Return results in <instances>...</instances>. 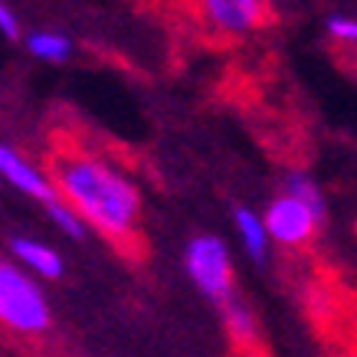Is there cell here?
I'll return each instance as SVG.
<instances>
[{"instance_id": "5bb4252c", "label": "cell", "mask_w": 357, "mask_h": 357, "mask_svg": "<svg viewBox=\"0 0 357 357\" xmlns=\"http://www.w3.org/2000/svg\"><path fill=\"white\" fill-rule=\"evenodd\" d=\"M0 33L10 36V40L20 33V23H17V17H13V10L7 7V3H0Z\"/></svg>"}, {"instance_id": "8992f818", "label": "cell", "mask_w": 357, "mask_h": 357, "mask_svg": "<svg viewBox=\"0 0 357 357\" xmlns=\"http://www.w3.org/2000/svg\"><path fill=\"white\" fill-rule=\"evenodd\" d=\"M204 7L210 20L229 33H246L262 20V0H204Z\"/></svg>"}, {"instance_id": "3957f363", "label": "cell", "mask_w": 357, "mask_h": 357, "mask_svg": "<svg viewBox=\"0 0 357 357\" xmlns=\"http://www.w3.org/2000/svg\"><path fill=\"white\" fill-rule=\"evenodd\" d=\"M187 272L200 285V292L227 302L229 298V259L227 246L217 236H197L187 246Z\"/></svg>"}, {"instance_id": "30bf717a", "label": "cell", "mask_w": 357, "mask_h": 357, "mask_svg": "<svg viewBox=\"0 0 357 357\" xmlns=\"http://www.w3.org/2000/svg\"><path fill=\"white\" fill-rule=\"evenodd\" d=\"M289 194H292L295 200H302V204L308 206V210H312L318 220L325 217V204H321V194H318V187H314L308 177H298V174H295L292 181H289Z\"/></svg>"}, {"instance_id": "9c48e42d", "label": "cell", "mask_w": 357, "mask_h": 357, "mask_svg": "<svg viewBox=\"0 0 357 357\" xmlns=\"http://www.w3.org/2000/svg\"><path fill=\"white\" fill-rule=\"evenodd\" d=\"M26 46H30L33 56H40V59H46V63H63L66 56H69V40H66L63 33L40 30L26 40Z\"/></svg>"}, {"instance_id": "ba28073f", "label": "cell", "mask_w": 357, "mask_h": 357, "mask_svg": "<svg viewBox=\"0 0 357 357\" xmlns=\"http://www.w3.org/2000/svg\"><path fill=\"white\" fill-rule=\"evenodd\" d=\"M236 227H239V236H243V243H246V249H249V256H252V259H262V256H266V243H269L262 220L256 217L252 210H236Z\"/></svg>"}, {"instance_id": "5b68a950", "label": "cell", "mask_w": 357, "mask_h": 357, "mask_svg": "<svg viewBox=\"0 0 357 357\" xmlns=\"http://www.w3.org/2000/svg\"><path fill=\"white\" fill-rule=\"evenodd\" d=\"M0 174H3L13 187H20L23 194L40 197V200H46V204H50V200H56L53 184L46 181L43 174L36 171V167H30V164L23 161L13 148H3V144H0Z\"/></svg>"}, {"instance_id": "8fae6325", "label": "cell", "mask_w": 357, "mask_h": 357, "mask_svg": "<svg viewBox=\"0 0 357 357\" xmlns=\"http://www.w3.org/2000/svg\"><path fill=\"white\" fill-rule=\"evenodd\" d=\"M50 217L56 220V223H59V227L66 229V233H69V236L73 239H79L82 236V233H86V227H82V217H79L76 210H73V206L69 204H59V200H50Z\"/></svg>"}, {"instance_id": "7a4b0ae2", "label": "cell", "mask_w": 357, "mask_h": 357, "mask_svg": "<svg viewBox=\"0 0 357 357\" xmlns=\"http://www.w3.org/2000/svg\"><path fill=\"white\" fill-rule=\"evenodd\" d=\"M0 321L23 335H40L50 325V305L43 292L7 262H0Z\"/></svg>"}, {"instance_id": "7c38bea8", "label": "cell", "mask_w": 357, "mask_h": 357, "mask_svg": "<svg viewBox=\"0 0 357 357\" xmlns=\"http://www.w3.org/2000/svg\"><path fill=\"white\" fill-rule=\"evenodd\" d=\"M227 321H229V331H233L239 341L252 337V314L239 302H233V298H227Z\"/></svg>"}, {"instance_id": "277c9868", "label": "cell", "mask_w": 357, "mask_h": 357, "mask_svg": "<svg viewBox=\"0 0 357 357\" xmlns=\"http://www.w3.org/2000/svg\"><path fill=\"white\" fill-rule=\"evenodd\" d=\"M314 223H318V217H314L302 200H295L292 194L275 200V204L269 206L266 220H262L266 236L279 239V243H285V246H298V243H305V239L312 236Z\"/></svg>"}, {"instance_id": "52a82bcc", "label": "cell", "mask_w": 357, "mask_h": 357, "mask_svg": "<svg viewBox=\"0 0 357 357\" xmlns=\"http://www.w3.org/2000/svg\"><path fill=\"white\" fill-rule=\"evenodd\" d=\"M13 252H17V259H23L43 279H59L63 275V259L50 246L36 243V239H13Z\"/></svg>"}, {"instance_id": "6da1fadb", "label": "cell", "mask_w": 357, "mask_h": 357, "mask_svg": "<svg viewBox=\"0 0 357 357\" xmlns=\"http://www.w3.org/2000/svg\"><path fill=\"white\" fill-rule=\"evenodd\" d=\"M53 171L63 200L79 217L96 223L109 236H128L135 229L138 194L121 174L86 154H59L53 161Z\"/></svg>"}, {"instance_id": "4fadbf2b", "label": "cell", "mask_w": 357, "mask_h": 357, "mask_svg": "<svg viewBox=\"0 0 357 357\" xmlns=\"http://www.w3.org/2000/svg\"><path fill=\"white\" fill-rule=\"evenodd\" d=\"M328 30H331V36L341 40V43H354V36H357L354 20H347V17H335V20L328 23Z\"/></svg>"}]
</instances>
